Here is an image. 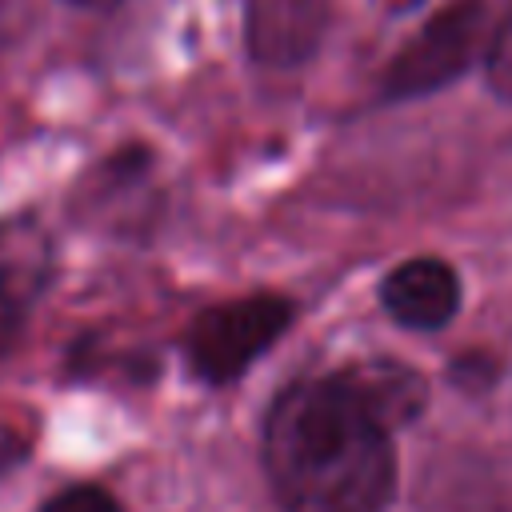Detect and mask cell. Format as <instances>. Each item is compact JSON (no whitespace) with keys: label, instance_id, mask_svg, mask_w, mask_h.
Here are the masks:
<instances>
[{"label":"cell","instance_id":"6da1fadb","mask_svg":"<svg viewBox=\"0 0 512 512\" xmlns=\"http://www.w3.org/2000/svg\"><path fill=\"white\" fill-rule=\"evenodd\" d=\"M264 468L284 512H380L396 480L388 432L332 376L300 380L276 396Z\"/></svg>","mask_w":512,"mask_h":512},{"label":"cell","instance_id":"7a4b0ae2","mask_svg":"<svg viewBox=\"0 0 512 512\" xmlns=\"http://www.w3.org/2000/svg\"><path fill=\"white\" fill-rule=\"evenodd\" d=\"M292 324V304L280 296H244L200 312L184 336L192 372L204 384H228L248 372L268 344Z\"/></svg>","mask_w":512,"mask_h":512},{"label":"cell","instance_id":"3957f363","mask_svg":"<svg viewBox=\"0 0 512 512\" xmlns=\"http://www.w3.org/2000/svg\"><path fill=\"white\" fill-rule=\"evenodd\" d=\"M484 36V4L480 0H452L424 28L392 56L384 72V96L412 100L452 84L476 56Z\"/></svg>","mask_w":512,"mask_h":512},{"label":"cell","instance_id":"277c9868","mask_svg":"<svg viewBox=\"0 0 512 512\" xmlns=\"http://www.w3.org/2000/svg\"><path fill=\"white\" fill-rule=\"evenodd\" d=\"M332 20V0H244V40L256 64H304Z\"/></svg>","mask_w":512,"mask_h":512},{"label":"cell","instance_id":"5b68a950","mask_svg":"<svg viewBox=\"0 0 512 512\" xmlns=\"http://www.w3.org/2000/svg\"><path fill=\"white\" fill-rule=\"evenodd\" d=\"M332 380H336V384L348 392V400H352L376 428H384V432L412 424V420L420 416L424 400H428L424 376H420L416 368H408V364H400V360H384V356H376V360H356V364L340 368Z\"/></svg>","mask_w":512,"mask_h":512},{"label":"cell","instance_id":"8992f818","mask_svg":"<svg viewBox=\"0 0 512 512\" xmlns=\"http://www.w3.org/2000/svg\"><path fill=\"white\" fill-rule=\"evenodd\" d=\"M380 300L404 328H444L460 308V280L444 260L420 256L384 276Z\"/></svg>","mask_w":512,"mask_h":512},{"label":"cell","instance_id":"52a82bcc","mask_svg":"<svg viewBox=\"0 0 512 512\" xmlns=\"http://www.w3.org/2000/svg\"><path fill=\"white\" fill-rule=\"evenodd\" d=\"M40 280H44V252L28 248L16 236L12 248L0 252V352H8L12 340L20 336L24 308Z\"/></svg>","mask_w":512,"mask_h":512},{"label":"cell","instance_id":"ba28073f","mask_svg":"<svg viewBox=\"0 0 512 512\" xmlns=\"http://www.w3.org/2000/svg\"><path fill=\"white\" fill-rule=\"evenodd\" d=\"M488 84L496 96L512 100V8L500 16L492 40H488Z\"/></svg>","mask_w":512,"mask_h":512},{"label":"cell","instance_id":"9c48e42d","mask_svg":"<svg viewBox=\"0 0 512 512\" xmlns=\"http://www.w3.org/2000/svg\"><path fill=\"white\" fill-rule=\"evenodd\" d=\"M40 512H120V504L112 492L96 484H80V488H64L60 496H52Z\"/></svg>","mask_w":512,"mask_h":512},{"label":"cell","instance_id":"30bf717a","mask_svg":"<svg viewBox=\"0 0 512 512\" xmlns=\"http://www.w3.org/2000/svg\"><path fill=\"white\" fill-rule=\"evenodd\" d=\"M76 8H108V4H120V0H68Z\"/></svg>","mask_w":512,"mask_h":512}]
</instances>
